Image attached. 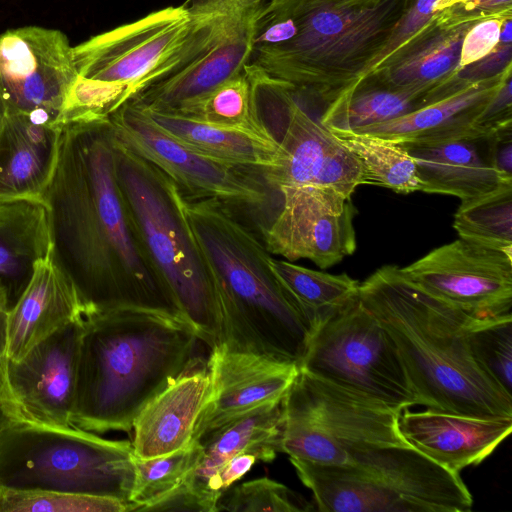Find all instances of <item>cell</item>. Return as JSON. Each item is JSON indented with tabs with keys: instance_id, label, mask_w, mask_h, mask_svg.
I'll return each instance as SVG.
<instances>
[{
	"instance_id": "cell-1",
	"label": "cell",
	"mask_w": 512,
	"mask_h": 512,
	"mask_svg": "<svg viewBox=\"0 0 512 512\" xmlns=\"http://www.w3.org/2000/svg\"><path fill=\"white\" fill-rule=\"evenodd\" d=\"M41 199L49 213L51 255L75 284L85 314L133 307L185 319L152 265L122 196L107 117L63 124Z\"/></svg>"
},
{
	"instance_id": "cell-2",
	"label": "cell",
	"mask_w": 512,
	"mask_h": 512,
	"mask_svg": "<svg viewBox=\"0 0 512 512\" xmlns=\"http://www.w3.org/2000/svg\"><path fill=\"white\" fill-rule=\"evenodd\" d=\"M180 205L217 300L218 344L299 367L321 320L281 283L265 244L226 205L183 193Z\"/></svg>"
},
{
	"instance_id": "cell-3",
	"label": "cell",
	"mask_w": 512,
	"mask_h": 512,
	"mask_svg": "<svg viewBox=\"0 0 512 512\" xmlns=\"http://www.w3.org/2000/svg\"><path fill=\"white\" fill-rule=\"evenodd\" d=\"M358 297L394 342L417 405L466 416L512 417V394L473 352V315L420 289L396 265H385L359 283Z\"/></svg>"
},
{
	"instance_id": "cell-4",
	"label": "cell",
	"mask_w": 512,
	"mask_h": 512,
	"mask_svg": "<svg viewBox=\"0 0 512 512\" xmlns=\"http://www.w3.org/2000/svg\"><path fill=\"white\" fill-rule=\"evenodd\" d=\"M198 340L188 321L154 310L86 313L72 426L96 434H130L142 409L193 371Z\"/></svg>"
},
{
	"instance_id": "cell-5",
	"label": "cell",
	"mask_w": 512,
	"mask_h": 512,
	"mask_svg": "<svg viewBox=\"0 0 512 512\" xmlns=\"http://www.w3.org/2000/svg\"><path fill=\"white\" fill-rule=\"evenodd\" d=\"M406 0H271L252 24L254 64L325 107L358 82Z\"/></svg>"
},
{
	"instance_id": "cell-6",
	"label": "cell",
	"mask_w": 512,
	"mask_h": 512,
	"mask_svg": "<svg viewBox=\"0 0 512 512\" xmlns=\"http://www.w3.org/2000/svg\"><path fill=\"white\" fill-rule=\"evenodd\" d=\"M325 512H468L473 498L459 473L409 445L365 448L343 465L290 458Z\"/></svg>"
},
{
	"instance_id": "cell-7",
	"label": "cell",
	"mask_w": 512,
	"mask_h": 512,
	"mask_svg": "<svg viewBox=\"0 0 512 512\" xmlns=\"http://www.w3.org/2000/svg\"><path fill=\"white\" fill-rule=\"evenodd\" d=\"M114 142L118 184L148 257L199 339L212 348L220 339L219 310L184 221L182 191L115 137Z\"/></svg>"
},
{
	"instance_id": "cell-8",
	"label": "cell",
	"mask_w": 512,
	"mask_h": 512,
	"mask_svg": "<svg viewBox=\"0 0 512 512\" xmlns=\"http://www.w3.org/2000/svg\"><path fill=\"white\" fill-rule=\"evenodd\" d=\"M135 481L132 443L74 426L15 421L0 430V489L58 490L129 505Z\"/></svg>"
},
{
	"instance_id": "cell-9",
	"label": "cell",
	"mask_w": 512,
	"mask_h": 512,
	"mask_svg": "<svg viewBox=\"0 0 512 512\" xmlns=\"http://www.w3.org/2000/svg\"><path fill=\"white\" fill-rule=\"evenodd\" d=\"M235 23L193 18L183 6L166 7L73 47L78 77L125 84L130 98L195 61Z\"/></svg>"
},
{
	"instance_id": "cell-10",
	"label": "cell",
	"mask_w": 512,
	"mask_h": 512,
	"mask_svg": "<svg viewBox=\"0 0 512 512\" xmlns=\"http://www.w3.org/2000/svg\"><path fill=\"white\" fill-rule=\"evenodd\" d=\"M401 411L299 369L283 398L281 452L321 465H343L378 445H408L397 428Z\"/></svg>"
},
{
	"instance_id": "cell-11",
	"label": "cell",
	"mask_w": 512,
	"mask_h": 512,
	"mask_svg": "<svg viewBox=\"0 0 512 512\" xmlns=\"http://www.w3.org/2000/svg\"><path fill=\"white\" fill-rule=\"evenodd\" d=\"M299 369L397 411L417 405L394 342L358 295L320 322Z\"/></svg>"
},
{
	"instance_id": "cell-12",
	"label": "cell",
	"mask_w": 512,
	"mask_h": 512,
	"mask_svg": "<svg viewBox=\"0 0 512 512\" xmlns=\"http://www.w3.org/2000/svg\"><path fill=\"white\" fill-rule=\"evenodd\" d=\"M260 109L280 121L283 132L274 164L264 177L277 191L285 187L332 188L352 196L361 182V166L353 153L319 119L300 104L286 83L271 80L260 95Z\"/></svg>"
},
{
	"instance_id": "cell-13",
	"label": "cell",
	"mask_w": 512,
	"mask_h": 512,
	"mask_svg": "<svg viewBox=\"0 0 512 512\" xmlns=\"http://www.w3.org/2000/svg\"><path fill=\"white\" fill-rule=\"evenodd\" d=\"M78 79L73 47L59 30L26 26L0 35V107L62 127Z\"/></svg>"
},
{
	"instance_id": "cell-14",
	"label": "cell",
	"mask_w": 512,
	"mask_h": 512,
	"mask_svg": "<svg viewBox=\"0 0 512 512\" xmlns=\"http://www.w3.org/2000/svg\"><path fill=\"white\" fill-rule=\"evenodd\" d=\"M114 137L149 162L186 196L224 205L260 207L267 202L264 185L247 168L215 160L176 141L159 129L130 100L108 116Z\"/></svg>"
},
{
	"instance_id": "cell-15",
	"label": "cell",
	"mask_w": 512,
	"mask_h": 512,
	"mask_svg": "<svg viewBox=\"0 0 512 512\" xmlns=\"http://www.w3.org/2000/svg\"><path fill=\"white\" fill-rule=\"evenodd\" d=\"M400 269L420 289L470 315L511 314L512 254L459 237Z\"/></svg>"
},
{
	"instance_id": "cell-16",
	"label": "cell",
	"mask_w": 512,
	"mask_h": 512,
	"mask_svg": "<svg viewBox=\"0 0 512 512\" xmlns=\"http://www.w3.org/2000/svg\"><path fill=\"white\" fill-rule=\"evenodd\" d=\"M278 192L280 209L263 229L271 255L288 261L308 259L325 269L354 253L357 210L351 196L315 186L285 187Z\"/></svg>"
},
{
	"instance_id": "cell-17",
	"label": "cell",
	"mask_w": 512,
	"mask_h": 512,
	"mask_svg": "<svg viewBox=\"0 0 512 512\" xmlns=\"http://www.w3.org/2000/svg\"><path fill=\"white\" fill-rule=\"evenodd\" d=\"M81 336L82 319L58 330L20 360H8L5 377L20 421L72 426Z\"/></svg>"
},
{
	"instance_id": "cell-18",
	"label": "cell",
	"mask_w": 512,
	"mask_h": 512,
	"mask_svg": "<svg viewBox=\"0 0 512 512\" xmlns=\"http://www.w3.org/2000/svg\"><path fill=\"white\" fill-rule=\"evenodd\" d=\"M206 370L209 389L195 423L194 441L265 403L284 398L299 367L218 344L211 348Z\"/></svg>"
},
{
	"instance_id": "cell-19",
	"label": "cell",
	"mask_w": 512,
	"mask_h": 512,
	"mask_svg": "<svg viewBox=\"0 0 512 512\" xmlns=\"http://www.w3.org/2000/svg\"><path fill=\"white\" fill-rule=\"evenodd\" d=\"M490 133L475 129L444 139L401 143L416 164L421 191L467 201L512 184V178L493 163Z\"/></svg>"
},
{
	"instance_id": "cell-20",
	"label": "cell",
	"mask_w": 512,
	"mask_h": 512,
	"mask_svg": "<svg viewBox=\"0 0 512 512\" xmlns=\"http://www.w3.org/2000/svg\"><path fill=\"white\" fill-rule=\"evenodd\" d=\"M397 428L403 440L442 467L455 472L478 465L505 440L512 417H474L432 409L401 411Z\"/></svg>"
},
{
	"instance_id": "cell-21",
	"label": "cell",
	"mask_w": 512,
	"mask_h": 512,
	"mask_svg": "<svg viewBox=\"0 0 512 512\" xmlns=\"http://www.w3.org/2000/svg\"><path fill=\"white\" fill-rule=\"evenodd\" d=\"M85 306L78 290L51 253L39 261L26 288L11 307L8 360L18 361L58 330L79 321Z\"/></svg>"
},
{
	"instance_id": "cell-22",
	"label": "cell",
	"mask_w": 512,
	"mask_h": 512,
	"mask_svg": "<svg viewBox=\"0 0 512 512\" xmlns=\"http://www.w3.org/2000/svg\"><path fill=\"white\" fill-rule=\"evenodd\" d=\"M475 22L438 11L369 73L393 88L430 91L458 71L462 41Z\"/></svg>"
},
{
	"instance_id": "cell-23",
	"label": "cell",
	"mask_w": 512,
	"mask_h": 512,
	"mask_svg": "<svg viewBox=\"0 0 512 512\" xmlns=\"http://www.w3.org/2000/svg\"><path fill=\"white\" fill-rule=\"evenodd\" d=\"M283 422L282 398L265 403L197 440L202 456L183 485L194 494L204 512H217L216 504L206 494V486L226 461L242 453H251L265 463L276 458L281 452Z\"/></svg>"
},
{
	"instance_id": "cell-24",
	"label": "cell",
	"mask_w": 512,
	"mask_h": 512,
	"mask_svg": "<svg viewBox=\"0 0 512 512\" xmlns=\"http://www.w3.org/2000/svg\"><path fill=\"white\" fill-rule=\"evenodd\" d=\"M253 20L235 24L217 44L195 61L147 86L129 100L144 109L173 112L243 72L252 52Z\"/></svg>"
},
{
	"instance_id": "cell-25",
	"label": "cell",
	"mask_w": 512,
	"mask_h": 512,
	"mask_svg": "<svg viewBox=\"0 0 512 512\" xmlns=\"http://www.w3.org/2000/svg\"><path fill=\"white\" fill-rule=\"evenodd\" d=\"M208 389L205 368L185 374L154 397L134 422V456L148 459L185 447L191 441Z\"/></svg>"
},
{
	"instance_id": "cell-26",
	"label": "cell",
	"mask_w": 512,
	"mask_h": 512,
	"mask_svg": "<svg viewBox=\"0 0 512 512\" xmlns=\"http://www.w3.org/2000/svg\"><path fill=\"white\" fill-rule=\"evenodd\" d=\"M60 132L26 115L3 113L0 197L41 198L56 164Z\"/></svg>"
},
{
	"instance_id": "cell-27",
	"label": "cell",
	"mask_w": 512,
	"mask_h": 512,
	"mask_svg": "<svg viewBox=\"0 0 512 512\" xmlns=\"http://www.w3.org/2000/svg\"><path fill=\"white\" fill-rule=\"evenodd\" d=\"M51 247L48 208L41 198L0 197V286L12 306Z\"/></svg>"
},
{
	"instance_id": "cell-28",
	"label": "cell",
	"mask_w": 512,
	"mask_h": 512,
	"mask_svg": "<svg viewBox=\"0 0 512 512\" xmlns=\"http://www.w3.org/2000/svg\"><path fill=\"white\" fill-rule=\"evenodd\" d=\"M511 72L509 68L499 76L470 84L404 116L354 132L377 135L397 143L432 141L469 133L479 129L475 126L479 115Z\"/></svg>"
},
{
	"instance_id": "cell-29",
	"label": "cell",
	"mask_w": 512,
	"mask_h": 512,
	"mask_svg": "<svg viewBox=\"0 0 512 512\" xmlns=\"http://www.w3.org/2000/svg\"><path fill=\"white\" fill-rule=\"evenodd\" d=\"M140 108L164 133L207 157L262 171L269 169L275 162L278 143H270L178 114Z\"/></svg>"
},
{
	"instance_id": "cell-30",
	"label": "cell",
	"mask_w": 512,
	"mask_h": 512,
	"mask_svg": "<svg viewBox=\"0 0 512 512\" xmlns=\"http://www.w3.org/2000/svg\"><path fill=\"white\" fill-rule=\"evenodd\" d=\"M428 92L393 88L368 73L329 103L319 121L332 131H358L425 106Z\"/></svg>"
},
{
	"instance_id": "cell-31",
	"label": "cell",
	"mask_w": 512,
	"mask_h": 512,
	"mask_svg": "<svg viewBox=\"0 0 512 512\" xmlns=\"http://www.w3.org/2000/svg\"><path fill=\"white\" fill-rule=\"evenodd\" d=\"M223 129L278 143L258 110L250 82L241 72L203 97L173 112Z\"/></svg>"
},
{
	"instance_id": "cell-32",
	"label": "cell",
	"mask_w": 512,
	"mask_h": 512,
	"mask_svg": "<svg viewBox=\"0 0 512 512\" xmlns=\"http://www.w3.org/2000/svg\"><path fill=\"white\" fill-rule=\"evenodd\" d=\"M332 132L358 160L362 184L385 187L401 194L421 191L416 164L401 143L367 133Z\"/></svg>"
},
{
	"instance_id": "cell-33",
	"label": "cell",
	"mask_w": 512,
	"mask_h": 512,
	"mask_svg": "<svg viewBox=\"0 0 512 512\" xmlns=\"http://www.w3.org/2000/svg\"><path fill=\"white\" fill-rule=\"evenodd\" d=\"M453 227L462 239L512 254V184L461 201Z\"/></svg>"
},
{
	"instance_id": "cell-34",
	"label": "cell",
	"mask_w": 512,
	"mask_h": 512,
	"mask_svg": "<svg viewBox=\"0 0 512 512\" xmlns=\"http://www.w3.org/2000/svg\"><path fill=\"white\" fill-rule=\"evenodd\" d=\"M271 266L292 296L321 321L358 295L359 282L346 273L329 274L273 257Z\"/></svg>"
},
{
	"instance_id": "cell-35",
	"label": "cell",
	"mask_w": 512,
	"mask_h": 512,
	"mask_svg": "<svg viewBox=\"0 0 512 512\" xmlns=\"http://www.w3.org/2000/svg\"><path fill=\"white\" fill-rule=\"evenodd\" d=\"M202 456L198 441L172 453L148 459L134 456L135 481L130 496L131 511H144L177 487L197 466Z\"/></svg>"
},
{
	"instance_id": "cell-36",
	"label": "cell",
	"mask_w": 512,
	"mask_h": 512,
	"mask_svg": "<svg viewBox=\"0 0 512 512\" xmlns=\"http://www.w3.org/2000/svg\"><path fill=\"white\" fill-rule=\"evenodd\" d=\"M114 498L58 490L0 489V512H129Z\"/></svg>"
},
{
	"instance_id": "cell-37",
	"label": "cell",
	"mask_w": 512,
	"mask_h": 512,
	"mask_svg": "<svg viewBox=\"0 0 512 512\" xmlns=\"http://www.w3.org/2000/svg\"><path fill=\"white\" fill-rule=\"evenodd\" d=\"M473 352L485 369L511 394L512 316L476 317L469 324Z\"/></svg>"
},
{
	"instance_id": "cell-38",
	"label": "cell",
	"mask_w": 512,
	"mask_h": 512,
	"mask_svg": "<svg viewBox=\"0 0 512 512\" xmlns=\"http://www.w3.org/2000/svg\"><path fill=\"white\" fill-rule=\"evenodd\" d=\"M314 506L287 486L263 477L227 489L218 499L216 511L309 512Z\"/></svg>"
},
{
	"instance_id": "cell-39",
	"label": "cell",
	"mask_w": 512,
	"mask_h": 512,
	"mask_svg": "<svg viewBox=\"0 0 512 512\" xmlns=\"http://www.w3.org/2000/svg\"><path fill=\"white\" fill-rule=\"evenodd\" d=\"M440 1L441 0H406L405 10L400 20L386 45L369 65L366 74L371 72L394 50L422 29L434 17L436 7Z\"/></svg>"
},
{
	"instance_id": "cell-40",
	"label": "cell",
	"mask_w": 512,
	"mask_h": 512,
	"mask_svg": "<svg viewBox=\"0 0 512 512\" xmlns=\"http://www.w3.org/2000/svg\"><path fill=\"white\" fill-rule=\"evenodd\" d=\"M507 18L512 16L479 20L470 27L462 41L459 69L485 57L497 46L502 23Z\"/></svg>"
},
{
	"instance_id": "cell-41",
	"label": "cell",
	"mask_w": 512,
	"mask_h": 512,
	"mask_svg": "<svg viewBox=\"0 0 512 512\" xmlns=\"http://www.w3.org/2000/svg\"><path fill=\"white\" fill-rule=\"evenodd\" d=\"M265 3L266 0H186L182 6L196 19L246 21L254 19Z\"/></svg>"
},
{
	"instance_id": "cell-42",
	"label": "cell",
	"mask_w": 512,
	"mask_h": 512,
	"mask_svg": "<svg viewBox=\"0 0 512 512\" xmlns=\"http://www.w3.org/2000/svg\"><path fill=\"white\" fill-rule=\"evenodd\" d=\"M459 19L483 20L512 16V0H441L436 12Z\"/></svg>"
},
{
	"instance_id": "cell-43",
	"label": "cell",
	"mask_w": 512,
	"mask_h": 512,
	"mask_svg": "<svg viewBox=\"0 0 512 512\" xmlns=\"http://www.w3.org/2000/svg\"><path fill=\"white\" fill-rule=\"evenodd\" d=\"M512 123V72L492 95L476 121V127L485 131Z\"/></svg>"
},
{
	"instance_id": "cell-44",
	"label": "cell",
	"mask_w": 512,
	"mask_h": 512,
	"mask_svg": "<svg viewBox=\"0 0 512 512\" xmlns=\"http://www.w3.org/2000/svg\"><path fill=\"white\" fill-rule=\"evenodd\" d=\"M490 148L496 169L512 178V123L491 131Z\"/></svg>"
},
{
	"instance_id": "cell-45",
	"label": "cell",
	"mask_w": 512,
	"mask_h": 512,
	"mask_svg": "<svg viewBox=\"0 0 512 512\" xmlns=\"http://www.w3.org/2000/svg\"><path fill=\"white\" fill-rule=\"evenodd\" d=\"M11 307L7 290L0 286V370L5 376L8 363V324Z\"/></svg>"
},
{
	"instance_id": "cell-46",
	"label": "cell",
	"mask_w": 512,
	"mask_h": 512,
	"mask_svg": "<svg viewBox=\"0 0 512 512\" xmlns=\"http://www.w3.org/2000/svg\"><path fill=\"white\" fill-rule=\"evenodd\" d=\"M20 421L9 396L5 374L0 370V430Z\"/></svg>"
},
{
	"instance_id": "cell-47",
	"label": "cell",
	"mask_w": 512,
	"mask_h": 512,
	"mask_svg": "<svg viewBox=\"0 0 512 512\" xmlns=\"http://www.w3.org/2000/svg\"><path fill=\"white\" fill-rule=\"evenodd\" d=\"M2 118H3V111H2V109L0 107V125H1V122H2Z\"/></svg>"
}]
</instances>
